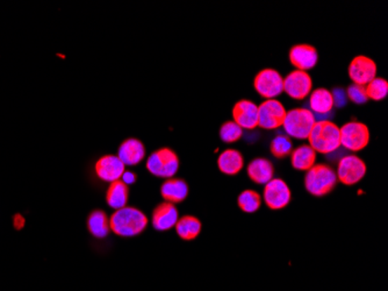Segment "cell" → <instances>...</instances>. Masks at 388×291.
Segmentation results:
<instances>
[{"instance_id":"1","label":"cell","mask_w":388,"mask_h":291,"mask_svg":"<svg viewBox=\"0 0 388 291\" xmlns=\"http://www.w3.org/2000/svg\"><path fill=\"white\" fill-rule=\"evenodd\" d=\"M148 226V217L141 210L125 207L115 210L109 217V228L119 237L133 238L141 234Z\"/></svg>"},{"instance_id":"24","label":"cell","mask_w":388,"mask_h":291,"mask_svg":"<svg viewBox=\"0 0 388 291\" xmlns=\"http://www.w3.org/2000/svg\"><path fill=\"white\" fill-rule=\"evenodd\" d=\"M175 228L180 239L191 241L198 238L203 228V224L194 216H184L179 218Z\"/></svg>"},{"instance_id":"3","label":"cell","mask_w":388,"mask_h":291,"mask_svg":"<svg viewBox=\"0 0 388 291\" xmlns=\"http://www.w3.org/2000/svg\"><path fill=\"white\" fill-rule=\"evenodd\" d=\"M337 184V176L328 164H315L305 176V188L315 197H323L330 193Z\"/></svg>"},{"instance_id":"15","label":"cell","mask_w":388,"mask_h":291,"mask_svg":"<svg viewBox=\"0 0 388 291\" xmlns=\"http://www.w3.org/2000/svg\"><path fill=\"white\" fill-rule=\"evenodd\" d=\"M234 122L242 129H253L258 126V106L251 101H240L234 106Z\"/></svg>"},{"instance_id":"23","label":"cell","mask_w":388,"mask_h":291,"mask_svg":"<svg viewBox=\"0 0 388 291\" xmlns=\"http://www.w3.org/2000/svg\"><path fill=\"white\" fill-rule=\"evenodd\" d=\"M309 106L315 115H329L334 109V99L327 89L319 88L312 92Z\"/></svg>"},{"instance_id":"12","label":"cell","mask_w":388,"mask_h":291,"mask_svg":"<svg viewBox=\"0 0 388 291\" xmlns=\"http://www.w3.org/2000/svg\"><path fill=\"white\" fill-rule=\"evenodd\" d=\"M349 76L354 84L366 86L370 82L377 77V65L368 56H357L349 65Z\"/></svg>"},{"instance_id":"14","label":"cell","mask_w":388,"mask_h":291,"mask_svg":"<svg viewBox=\"0 0 388 291\" xmlns=\"http://www.w3.org/2000/svg\"><path fill=\"white\" fill-rule=\"evenodd\" d=\"M290 61L297 70L307 72L318 65V51L309 44H297L290 48Z\"/></svg>"},{"instance_id":"11","label":"cell","mask_w":388,"mask_h":291,"mask_svg":"<svg viewBox=\"0 0 388 291\" xmlns=\"http://www.w3.org/2000/svg\"><path fill=\"white\" fill-rule=\"evenodd\" d=\"M313 82L307 72L294 70L283 78V91L293 99H304L311 93Z\"/></svg>"},{"instance_id":"19","label":"cell","mask_w":388,"mask_h":291,"mask_svg":"<svg viewBox=\"0 0 388 291\" xmlns=\"http://www.w3.org/2000/svg\"><path fill=\"white\" fill-rule=\"evenodd\" d=\"M248 176L250 180L256 184H267L274 179V164L269 160L258 157L251 161L248 164Z\"/></svg>"},{"instance_id":"5","label":"cell","mask_w":388,"mask_h":291,"mask_svg":"<svg viewBox=\"0 0 388 291\" xmlns=\"http://www.w3.org/2000/svg\"><path fill=\"white\" fill-rule=\"evenodd\" d=\"M315 122L316 119L311 110L293 109L287 112L283 126L288 136L304 140L308 139Z\"/></svg>"},{"instance_id":"6","label":"cell","mask_w":388,"mask_h":291,"mask_svg":"<svg viewBox=\"0 0 388 291\" xmlns=\"http://www.w3.org/2000/svg\"><path fill=\"white\" fill-rule=\"evenodd\" d=\"M341 146L352 152H359L370 143L368 126L358 122H347L340 129Z\"/></svg>"},{"instance_id":"30","label":"cell","mask_w":388,"mask_h":291,"mask_svg":"<svg viewBox=\"0 0 388 291\" xmlns=\"http://www.w3.org/2000/svg\"><path fill=\"white\" fill-rule=\"evenodd\" d=\"M347 97L358 105L365 104L368 101L365 86L357 84H352L349 86L348 90H347Z\"/></svg>"},{"instance_id":"4","label":"cell","mask_w":388,"mask_h":291,"mask_svg":"<svg viewBox=\"0 0 388 291\" xmlns=\"http://www.w3.org/2000/svg\"><path fill=\"white\" fill-rule=\"evenodd\" d=\"M149 173L161 179H173L179 169V157L173 149L161 148L155 150L147 160Z\"/></svg>"},{"instance_id":"29","label":"cell","mask_w":388,"mask_h":291,"mask_svg":"<svg viewBox=\"0 0 388 291\" xmlns=\"http://www.w3.org/2000/svg\"><path fill=\"white\" fill-rule=\"evenodd\" d=\"M243 136V129L237 125L236 122H227L220 129V139L223 143H236Z\"/></svg>"},{"instance_id":"2","label":"cell","mask_w":388,"mask_h":291,"mask_svg":"<svg viewBox=\"0 0 388 291\" xmlns=\"http://www.w3.org/2000/svg\"><path fill=\"white\" fill-rule=\"evenodd\" d=\"M308 141L315 152L330 154L341 147L340 127L329 120H319L312 129Z\"/></svg>"},{"instance_id":"18","label":"cell","mask_w":388,"mask_h":291,"mask_svg":"<svg viewBox=\"0 0 388 291\" xmlns=\"http://www.w3.org/2000/svg\"><path fill=\"white\" fill-rule=\"evenodd\" d=\"M161 195L168 203H182L189 196V186L182 179H168L161 186Z\"/></svg>"},{"instance_id":"10","label":"cell","mask_w":388,"mask_h":291,"mask_svg":"<svg viewBox=\"0 0 388 291\" xmlns=\"http://www.w3.org/2000/svg\"><path fill=\"white\" fill-rule=\"evenodd\" d=\"M287 111L277 99H267L258 106V126L264 129H277L283 126Z\"/></svg>"},{"instance_id":"25","label":"cell","mask_w":388,"mask_h":291,"mask_svg":"<svg viewBox=\"0 0 388 291\" xmlns=\"http://www.w3.org/2000/svg\"><path fill=\"white\" fill-rule=\"evenodd\" d=\"M88 228L93 237L104 239L109 233V218L102 210L92 211L88 218Z\"/></svg>"},{"instance_id":"28","label":"cell","mask_w":388,"mask_h":291,"mask_svg":"<svg viewBox=\"0 0 388 291\" xmlns=\"http://www.w3.org/2000/svg\"><path fill=\"white\" fill-rule=\"evenodd\" d=\"M270 150L274 157L283 159V157L290 155L292 150H293V143H292L290 136H278L272 140Z\"/></svg>"},{"instance_id":"21","label":"cell","mask_w":388,"mask_h":291,"mask_svg":"<svg viewBox=\"0 0 388 291\" xmlns=\"http://www.w3.org/2000/svg\"><path fill=\"white\" fill-rule=\"evenodd\" d=\"M316 152L309 145H302L290 153V163L294 169L308 172L316 164Z\"/></svg>"},{"instance_id":"20","label":"cell","mask_w":388,"mask_h":291,"mask_svg":"<svg viewBox=\"0 0 388 291\" xmlns=\"http://www.w3.org/2000/svg\"><path fill=\"white\" fill-rule=\"evenodd\" d=\"M218 167L221 173L229 175V176L237 175L241 170L243 169V155L236 149H227L219 156Z\"/></svg>"},{"instance_id":"7","label":"cell","mask_w":388,"mask_h":291,"mask_svg":"<svg viewBox=\"0 0 388 291\" xmlns=\"http://www.w3.org/2000/svg\"><path fill=\"white\" fill-rule=\"evenodd\" d=\"M253 86L264 98L274 99L283 92V78L274 69H263L255 77Z\"/></svg>"},{"instance_id":"32","label":"cell","mask_w":388,"mask_h":291,"mask_svg":"<svg viewBox=\"0 0 388 291\" xmlns=\"http://www.w3.org/2000/svg\"><path fill=\"white\" fill-rule=\"evenodd\" d=\"M121 181L125 183V184H127V186H129V184L135 183L136 175L135 174L129 173V172H125V174L122 175Z\"/></svg>"},{"instance_id":"13","label":"cell","mask_w":388,"mask_h":291,"mask_svg":"<svg viewBox=\"0 0 388 291\" xmlns=\"http://www.w3.org/2000/svg\"><path fill=\"white\" fill-rule=\"evenodd\" d=\"M95 174L104 182L113 183L121 180L126 166L115 155H104L95 162Z\"/></svg>"},{"instance_id":"22","label":"cell","mask_w":388,"mask_h":291,"mask_svg":"<svg viewBox=\"0 0 388 291\" xmlns=\"http://www.w3.org/2000/svg\"><path fill=\"white\" fill-rule=\"evenodd\" d=\"M129 198L128 186L122 182L121 180L116 182L109 183L107 193H106V202L108 207L119 210L122 207H127Z\"/></svg>"},{"instance_id":"17","label":"cell","mask_w":388,"mask_h":291,"mask_svg":"<svg viewBox=\"0 0 388 291\" xmlns=\"http://www.w3.org/2000/svg\"><path fill=\"white\" fill-rule=\"evenodd\" d=\"M145 147L138 139H127L120 145L118 157L125 166H136L145 159Z\"/></svg>"},{"instance_id":"31","label":"cell","mask_w":388,"mask_h":291,"mask_svg":"<svg viewBox=\"0 0 388 291\" xmlns=\"http://www.w3.org/2000/svg\"><path fill=\"white\" fill-rule=\"evenodd\" d=\"M331 95H333V99H334L335 106L342 108V106L347 105L348 97H347V93H345L344 90H342V89H335L334 91L331 92Z\"/></svg>"},{"instance_id":"27","label":"cell","mask_w":388,"mask_h":291,"mask_svg":"<svg viewBox=\"0 0 388 291\" xmlns=\"http://www.w3.org/2000/svg\"><path fill=\"white\" fill-rule=\"evenodd\" d=\"M366 95L368 99L372 101H382L385 99L388 93V82L385 78L375 77L373 81L370 82L366 86Z\"/></svg>"},{"instance_id":"8","label":"cell","mask_w":388,"mask_h":291,"mask_svg":"<svg viewBox=\"0 0 388 291\" xmlns=\"http://www.w3.org/2000/svg\"><path fill=\"white\" fill-rule=\"evenodd\" d=\"M366 175V164L356 155H347L338 162L336 176L345 186H354L361 182Z\"/></svg>"},{"instance_id":"26","label":"cell","mask_w":388,"mask_h":291,"mask_svg":"<svg viewBox=\"0 0 388 291\" xmlns=\"http://www.w3.org/2000/svg\"><path fill=\"white\" fill-rule=\"evenodd\" d=\"M237 204L240 207L241 210L246 214H255L260 210L262 205V200L260 195L253 190H244L243 193H240V196L237 198Z\"/></svg>"},{"instance_id":"9","label":"cell","mask_w":388,"mask_h":291,"mask_svg":"<svg viewBox=\"0 0 388 291\" xmlns=\"http://www.w3.org/2000/svg\"><path fill=\"white\" fill-rule=\"evenodd\" d=\"M263 198L271 210L285 209L292 198L290 186L281 179H272L264 186Z\"/></svg>"},{"instance_id":"16","label":"cell","mask_w":388,"mask_h":291,"mask_svg":"<svg viewBox=\"0 0 388 291\" xmlns=\"http://www.w3.org/2000/svg\"><path fill=\"white\" fill-rule=\"evenodd\" d=\"M179 219L178 210L175 207V204L161 203L155 207L152 212V226L156 231H169L173 227L176 226L177 221Z\"/></svg>"}]
</instances>
